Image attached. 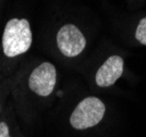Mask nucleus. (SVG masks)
<instances>
[{"label":"nucleus","mask_w":146,"mask_h":137,"mask_svg":"<svg viewBox=\"0 0 146 137\" xmlns=\"http://www.w3.org/2000/svg\"><path fill=\"white\" fill-rule=\"evenodd\" d=\"M33 35L26 19L13 18L7 22L2 33V51L8 58L25 54L32 46Z\"/></svg>","instance_id":"nucleus-1"},{"label":"nucleus","mask_w":146,"mask_h":137,"mask_svg":"<svg viewBox=\"0 0 146 137\" xmlns=\"http://www.w3.org/2000/svg\"><path fill=\"white\" fill-rule=\"evenodd\" d=\"M106 106L97 97H86L76 106L70 116V124L75 130H86L103 120Z\"/></svg>","instance_id":"nucleus-2"},{"label":"nucleus","mask_w":146,"mask_h":137,"mask_svg":"<svg viewBox=\"0 0 146 137\" xmlns=\"http://www.w3.org/2000/svg\"><path fill=\"white\" fill-rule=\"evenodd\" d=\"M57 46L60 52L68 58L76 57L85 49L86 38L73 24H66L57 33Z\"/></svg>","instance_id":"nucleus-3"},{"label":"nucleus","mask_w":146,"mask_h":137,"mask_svg":"<svg viewBox=\"0 0 146 137\" xmlns=\"http://www.w3.org/2000/svg\"><path fill=\"white\" fill-rule=\"evenodd\" d=\"M57 70L50 62H43L35 68L29 78L30 89L40 97H48L55 89Z\"/></svg>","instance_id":"nucleus-4"},{"label":"nucleus","mask_w":146,"mask_h":137,"mask_svg":"<svg viewBox=\"0 0 146 137\" xmlns=\"http://www.w3.org/2000/svg\"><path fill=\"white\" fill-rule=\"evenodd\" d=\"M124 62L120 56H111L98 69L95 75V82L99 87L112 86L123 73Z\"/></svg>","instance_id":"nucleus-5"},{"label":"nucleus","mask_w":146,"mask_h":137,"mask_svg":"<svg viewBox=\"0 0 146 137\" xmlns=\"http://www.w3.org/2000/svg\"><path fill=\"white\" fill-rule=\"evenodd\" d=\"M135 38L146 46V18L142 19L135 30Z\"/></svg>","instance_id":"nucleus-6"},{"label":"nucleus","mask_w":146,"mask_h":137,"mask_svg":"<svg viewBox=\"0 0 146 137\" xmlns=\"http://www.w3.org/2000/svg\"><path fill=\"white\" fill-rule=\"evenodd\" d=\"M0 137H11L9 132V126L6 122H0Z\"/></svg>","instance_id":"nucleus-7"}]
</instances>
